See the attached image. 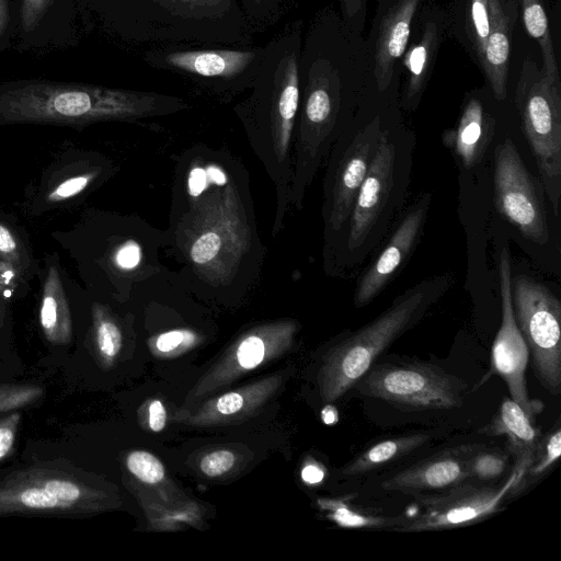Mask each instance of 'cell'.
<instances>
[{"mask_svg":"<svg viewBox=\"0 0 561 561\" xmlns=\"http://www.w3.org/2000/svg\"><path fill=\"white\" fill-rule=\"evenodd\" d=\"M296 146L308 154L325 151L344 123H362L391 99L376 87L366 41L340 13L318 10L302 38L299 64Z\"/></svg>","mask_w":561,"mask_h":561,"instance_id":"6da1fadb","label":"cell"},{"mask_svg":"<svg viewBox=\"0 0 561 561\" xmlns=\"http://www.w3.org/2000/svg\"><path fill=\"white\" fill-rule=\"evenodd\" d=\"M187 106L173 95L96 84L41 78L0 83V125L83 127L96 122L168 115Z\"/></svg>","mask_w":561,"mask_h":561,"instance_id":"7a4b0ae2","label":"cell"},{"mask_svg":"<svg viewBox=\"0 0 561 561\" xmlns=\"http://www.w3.org/2000/svg\"><path fill=\"white\" fill-rule=\"evenodd\" d=\"M119 33L157 45L245 46L252 27L239 0H115Z\"/></svg>","mask_w":561,"mask_h":561,"instance_id":"3957f363","label":"cell"},{"mask_svg":"<svg viewBox=\"0 0 561 561\" xmlns=\"http://www.w3.org/2000/svg\"><path fill=\"white\" fill-rule=\"evenodd\" d=\"M453 283L451 274L419 283L397 297L371 322L331 347L323 356L318 373L322 401L333 403L354 388L378 356L417 323Z\"/></svg>","mask_w":561,"mask_h":561,"instance_id":"277c9868","label":"cell"},{"mask_svg":"<svg viewBox=\"0 0 561 561\" xmlns=\"http://www.w3.org/2000/svg\"><path fill=\"white\" fill-rule=\"evenodd\" d=\"M304 22L296 20L265 45L251 94L234 110L259 139L270 140L276 161L288 156L299 107L298 64Z\"/></svg>","mask_w":561,"mask_h":561,"instance_id":"5b68a950","label":"cell"},{"mask_svg":"<svg viewBox=\"0 0 561 561\" xmlns=\"http://www.w3.org/2000/svg\"><path fill=\"white\" fill-rule=\"evenodd\" d=\"M115 499L88 482L69 465H31L0 479V516H89L112 507Z\"/></svg>","mask_w":561,"mask_h":561,"instance_id":"8992f818","label":"cell"},{"mask_svg":"<svg viewBox=\"0 0 561 561\" xmlns=\"http://www.w3.org/2000/svg\"><path fill=\"white\" fill-rule=\"evenodd\" d=\"M515 104L536 159L543 190L559 215L561 195V82L530 57L522 64Z\"/></svg>","mask_w":561,"mask_h":561,"instance_id":"52a82bcc","label":"cell"},{"mask_svg":"<svg viewBox=\"0 0 561 561\" xmlns=\"http://www.w3.org/2000/svg\"><path fill=\"white\" fill-rule=\"evenodd\" d=\"M265 54L264 46L157 45L144 54L151 68L181 76L203 91L230 99L250 89Z\"/></svg>","mask_w":561,"mask_h":561,"instance_id":"ba28073f","label":"cell"},{"mask_svg":"<svg viewBox=\"0 0 561 561\" xmlns=\"http://www.w3.org/2000/svg\"><path fill=\"white\" fill-rule=\"evenodd\" d=\"M354 388L407 411L450 410L463 403L468 385L425 362L374 363Z\"/></svg>","mask_w":561,"mask_h":561,"instance_id":"9c48e42d","label":"cell"},{"mask_svg":"<svg viewBox=\"0 0 561 561\" xmlns=\"http://www.w3.org/2000/svg\"><path fill=\"white\" fill-rule=\"evenodd\" d=\"M515 320L531 355L540 385L561 393V304L541 283L524 275L511 278Z\"/></svg>","mask_w":561,"mask_h":561,"instance_id":"30bf717a","label":"cell"},{"mask_svg":"<svg viewBox=\"0 0 561 561\" xmlns=\"http://www.w3.org/2000/svg\"><path fill=\"white\" fill-rule=\"evenodd\" d=\"M297 323L283 320L257 325L240 335L188 391L184 412L237 381L248 373L280 357L293 345Z\"/></svg>","mask_w":561,"mask_h":561,"instance_id":"8fae6325","label":"cell"},{"mask_svg":"<svg viewBox=\"0 0 561 561\" xmlns=\"http://www.w3.org/2000/svg\"><path fill=\"white\" fill-rule=\"evenodd\" d=\"M398 105L393 104L389 111L377 150L348 219L347 249L355 253L369 251V244L378 240L381 225L393 210L398 152L392 135L394 125L389 126V122Z\"/></svg>","mask_w":561,"mask_h":561,"instance_id":"7c38bea8","label":"cell"},{"mask_svg":"<svg viewBox=\"0 0 561 561\" xmlns=\"http://www.w3.org/2000/svg\"><path fill=\"white\" fill-rule=\"evenodd\" d=\"M515 471L499 486L462 482L440 494L419 499V512L403 518L397 531L419 533L470 526L500 512L504 500L512 495Z\"/></svg>","mask_w":561,"mask_h":561,"instance_id":"4fadbf2b","label":"cell"},{"mask_svg":"<svg viewBox=\"0 0 561 561\" xmlns=\"http://www.w3.org/2000/svg\"><path fill=\"white\" fill-rule=\"evenodd\" d=\"M494 193L497 210L528 240L542 244L549 230L542 192L525 167L511 138L494 154Z\"/></svg>","mask_w":561,"mask_h":561,"instance_id":"5bb4252c","label":"cell"},{"mask_svg":"<svg viewBox=\"0 0 561 561\" xmlns=\"http://www.w3.org/2000/svg\"><path fill=\"white\" fill-rule=\"evenodd\" d=\"M424 1L378 0L365 41L377 90L385 99L398 98L402 57Z\"/></svg>","mask_w":561,"mask_h":561,"instance_id":"9a60e30c","label":"cell"},{"mask_svg":"<svg viewBox=\"0 0 561 561\" xmlns=\"http://www.w3.org/2000/svg\"><path fill=\"white\" fill-rule=\"evenodd\" d=\"M511 278L510 253L504 249L500 261L502 321L492 344L490 373L497 374L505 381L510 398L535 422L545 405L528 394L526 369L529 352L515 320Z\"/></svg>","mask_w":561,"mask_h":561,"instance_id":"2e32d148","label":"cell"},{"mask_svg":"<svg viewBox=\"0 0 561 561\" xmlns=\"http://www.w3.org/2000/svg\"><path fill=\"white\" fill-rule=\"evenodd\" d=\"M396 103H399V100L388 102L359 125L335 168L325 205V221L333 232H339L350 219L359 188L377 150L389 111Z\"/></svg>","mask_w":561,"mask_h":561,"instance_id":"e0dca14e","label":"cell"},{"mask_svg":"<svg viewBox=\"0 0 561 561\" xmlns=\"http://www.w3.org/2000/svg\"><path fill=\"white\" fill-rule=\"evenodd\" d=\"M446 37L445 8L435 0H425L415 16L402 57L399 105L404 111L414 112L420 105Z\"/></svg>","mask_w":561,"mask_h":561,"instance_id":"ac0fdd59","label":"cell"},{"mask_svg":"<svg viewBox=\"0 0 561 561\" xmlns=\"http://www.w3.org/2000/svg\"><path fill=\"white\" fill-rule=\"evenodd\" d=\"M430 202L431 196L426 194L409 208L383 250L362 275L354 295L356 307L360 308L369 304L392 279L411 254L422 233Z\"/></svg>","mask_w":561,"mask_h":561,"instance_id":"d6986e66","label":"cell"},{"mask_svg":"<svg viewBox=\"0 0 561 561\" xmlns=\"http://www.w3.org/2000/svg\"><path fill=\"white\" fill-rule=\"evenodd\" d=\"M283 375H270L218 396H210L192 409L178 412L175 421L193 427L236 424L255 414L278 391Z\"/></svg>","mask_w":561,"mask_h":561,"instance_id":"ffe728a7","label":"cell"},{"mask_svg":"<svg viewBox=\"0 0 561 561\" xmlns=\"http://www.w3.org/2000/svg\"><path fill=\"white\" fill-rule=\"evenodd\" d=\"M444 8L447 37L453 38L478 66L492 30L519 5L518 0H449Z\"/></svg>","mask_w":561,"mask_h":561,"instance_id":"44dd1931","label":"cell"},{"mask_svg":"<svg viewBox=\"0 0 561 561\" xmlns=\"http://www.w3.org/2000/svg\"><path fill=\"white\" fill-rule=\"evenodd\" d=\"M477 445L445 449L381 482L386 491H444L469 480L468 460Z\"/></svg>","mask_w":561,"mask_h":561,"instance_id":"7402d4cb","label":"cell"},{"mask_svg":"<svg viewBox=\"0 0 561 561\" xmlns=\"http://www.w3.org/2000/svg\"><path fill=\"white\" fill-rule=\"evenodd\" d=\"M479 433L507 437L508 451L514 459L512 470L516 473L512 495L517 494L524 489L526 473L540 447L542 440L540 431L515 401L505 397L492 421Z\"/></svg>","mask_w":561,"mask_h":561,"instance_id":"603a6c76","label":"cell"},{"mask_svg":"<svg viewBox=\"0 0 561 561\" xmlns=\"http://www.w3.org/2000/svg\"><path fill=\"white\" fill-rule=\"evenodd\" d=\"M491 90L484 88L471 90L463 100L460 117L455 130L444 136L447 145H453L457 157L466 168L472 167L480 158L484 140L493 128L494 117L488 102Z\"/></svg>","mask_w":561,"mask_h":561,"instance_id":"cb8c5ba5","label":"cell"},{"mask_svg":"<svg viewBox=\"0 0 561 561\" xmlns=\"http://www.w3.org/2000/svg\"><path fill=\"white\" fill-rule=\"evenodd\" d=\"M519 19V9L507 14L490 33L479 65L486 87L497 101L507 98L513 32Z\"/></svg>","mask_w":561,"mask_h":561,"instance_id":"d4e9b609","label":"cell"},{"mask_svg":"<svg viewBox=\"0 0 561 561\" xmlns=\"http://www.w3.org/2000/svg\"><path fill=\"white\" fill-rule=\"evenodd\" d=\"M39 325L45 339L54 345H66L72 340L70 309L58 270L50 266L43 286Z\"/></svg>","mask_w":561,"mask_h":561,"instance_id":"484cf974","label":"cell"},{"mask_svg":"<svg viewBox=\"0 0 561 561\" xmlns=\"http://www.w3.org/2000/svg\"><path fill=\"white\" fill-rule=\"evenodd\" d=\"M430 439L427 434H409L381 440L350 461L342 470L345 476L373 471L421 447Z\"/></svg>","mask_w":561,"mask_h":561,"instance_id":"4316f807","label":"cell"},{"mask_svg":"<svg viewBox=\"0 0 561 561\" xmlns=\"http://www.w3.org/2000/svg\"><path fill=\"white\" fill-rule=\"evenodd\" d=\"M519 18L528 35L540 48L542 69L556 82H561L554 44L543 0H518Z\"/></svg>","mask_w":561,"mask_h":561,"instance_id":"83f0119b","label":"cell"},{"mask_svg":"<svg viewBox=\"0 0 561 561\" xmlns=\"http://www.w3.org/2000/svg\"><path fill=\"white\" fill-rule=\"evenodd\" d=\"M92 345L95 358L103 369L115 365L123 347V334L118 323L100 305H94L92 309Z\"/></svg>","mask_w":561,"mask_h":561,"instance_id":"f1b7e54d","label":"cell"},{"mask_svg":"<svg viewBox=\"0 0 561 561\" xmlns=\"http://www.w3.org/2000/svg\"><path fill=\"white\" fill-rule=\"evenodd\" d=\"M318 503L327 512V517L343 528H396L403 520L402 516L388 517L367 512L344 499H321Z\"/></svg>","mask_w":561,"mask_h":561,"instance_id":"f546056e","label":"cell"},{"mask_svg":"<svg viewBox=\"0 0 561 561\" xmlns=\"http://www.w3.org/2000/svg\"><path fill=\"white\" fill-rule=\"evenodd\" d=\"M508 468V456L501 450L477 445L468 460L469 479L493 482L501 479Z\"/></svg>","mask_w":561,"mask_h":561,"instance_id":"4dcf8cb0","label":"cell"},{"mask_svg":"<svg viewBox=\"0 0 561 561\" xmlns=\"http://www.w3.org/2000/svg\"><path fill=\"white\" fill-rule=\"evenodd\" d=\"M125 466L137 480L149 485L161 483L165 477L163 463L146 450L129 451L125 457Z\"/></svg>","mask_w":561,"mask_h":561,"instance_id":"1f68e13d","label":"cell"},{"mask_svg":"<svg viewBox=\"0 0 561 561\" xmlns=\"http://www.w3.org/2000/svg\"><path fill=\"white\" fill-rule=\"evenodd\" d=\"M198 343L195 332L176 329L163 332L150 342V350L156 357L172 358L191 350Z\"/></svg>","mask_w":561,"mask_h":561,"instance_id":"d6a6232c","label":"cell"},{"mask_svg":"<svg viewBox=\"0 0 561 561\" xmlns=\"http://www.w3.org/2000/svg\"><path fill=\"white\" fill-rule=\"evenodd\" d=\"M560 455L561 430L557 426L554 431L550 432L546 437H542L538 453L526 473L524 489L528 483L542 477L557 462Z\"/></svg>","mask_w":561,"mask_h":561,"instance_id":"836d02e7","label":"cell"},{"mask_svg":"<svg viewBox=\"0 0 561 561\" xmlns=\"http://www.w3.org/2000/svg\"><path fill=\"white\" fill-rule=\"evenodd\" d=\"M44 388L33 383H0V414L35 404Z\"/></svg>","mask_w":561,"mask_h":561,"instance_id":"e575fe53","label":"cell"},{"mask_svg":"<svg viewBox=\"0 0 561 561\" xmlns=\"http://www.w3.org/2000/svg\"><path fill=\"white\" fill-rule=\"evenodd\" d=\"M252 28H264L279 19L286 0H239Z\"/></svg>","mask_w":561,"mask_h":561,"instance_id":"d590c367","label":"cell"},{"mask_svg":"<svg viewBox=\"0 0 561 561\" xmlns=\"http://www.w3.org/2000/svg\"><path fill=\"white\" fill-rule=\"evenodd\" d=\"M240 457L236 450L217 448L204 454L198 467L202 473L208 478H221L230 473L239 463Z\"/></svg>","mask_w":561,"mask_h":561,"instance_id":"8d00e7d4","label":"cell"},{"mask_svg":"<svg viewBox=\"0 0 561 561\" xmlns=\"http://www.w3.org/2000/svg\"><path fill=\"white\" fill-rule=\"evenodd\" d=\"M221 245L222 238L218 232L215 230L205 231L193 242L190 256L195 264H207L218 255Z\"/></svg>","mask_w":561,"mask_h":561,"instance_id":"74e56055","label":"cell"},{"mask_svg":"<svg viewBox=\"0 0 561 561\" xmlns=\"http://www.w3.org/2000/svg\"><path fill=\"white\" fill-rule=\"evenodd\" d=\"M54 0H20L19 25L30 33L42 22Z\"/></svg>","mask_w":561,"mask_h":561,"instance_id":"f35d334b","label":"cell"},{"mask_svg":"<svg viewBox=\"0 0 561 561\" xmlns=\"http://www.w3.org/2000/svg\"><path fill=\"white\" fill-rule=\"evenodd\" d=\"M368 0H339L340 15L356 35H363L367 18Z\"/></svg>","mask_w":561,"mask_h":561,"instance_id":"ab89813d","label":"cell"},{"mask_svg":"<svg viewBox=\"0 0 561 561\" xmlns=\"http://www.w3.org/2000/svg\"><path fill=\"white\" fill-rule=\"evenodd\" d=\"M21 420L22 414L19 410L0 417V462L9 458L14 450Z\"/></svg>","mask_w":561,"mask_h":561,"instance_id":"60d3db41","label":"cell"},{"mask_svg":"<svg viewBox=\"0 0 561 561\" xmlns=\"http://www.w3.org/2000/svg\"><path fill=\"white\" fill-rule=\"evenodd\" d=\"M0 259L10 262L21 273L24 270L23 253L11 229L0 221Z\"/></svg>","mask_w":561,"mask_h":561,"instance_id":"b9f144b4","label":"cell"},{"mask_svg":"<svg viewBox=\"0 0 561 561\" xmlns=\"http://www.w3.org/2000/svg\"><path fill=\"white\" fill-rule=\"evenodd\" d=\"M94 174L85 173L66 179L59 183L48 195L47 201L60 202L81 193L93 180Z\"/></svg>","mask_w":561,"mask_h":561,"instance_id":"7bdbcfd3","label":"cell"},{"mask_svg":"<svg viewBox=\"0 0 561 561\" xmlns=\"http://www.w3.org/2000/svg\"><path fill=\"white\" fill-rule=\"evenodd\" d=\"M209 182L222 185L226 183L225 173L217 168H195L191 171L188 178V192L192 196H198Z\"/></svg>","mask_w":561,"mask_h":561,"instance_id":"ee69618b","label":"cell"},{"mask_svg":"<svg viewBox=\"0 0 561 561\" xmlns=\"http://www.w3.org/2000/svg\"><path fill=\"white\" fill-rule=\"evenodd\" d=\"M147 426L151 432L158 433L164 430L167 424V410L163 402L152 399L146 404Z\"/></svg>","mask_w":561,"mask_h":561,"instance_id":"f6af8a7d","label":"cell"},{"mask_svg":"<svg viewBox=\"0 0 561 561\" xmlns=\"http://www.w3.org/2000/svg\"><path fill=\"white\" fill-rule=\"evenodd\" d=\"M13 31L12 0H0V50L9 43Z\"/></svg>","mask_w":561,"mask_h":561,"instance_id":"bcb514c9","label":"cell"},{"mask_svg":"<svg viewBox=\"0 0 561 561\" xmlns=\"http://www.w3.org/2000/svg\"><path fill=\"white\" fill-rule=\"evenodd\" d=\"M114 259L121 268H134L140 261V249L134 242H126L116 251Z\"/></svg>","mask_w":561,"mask_h":561,"instance_id":"7dc6e473","label":"cell"},{"mask_svg":"<svg viewBox=\"0 0 561 561\" xmlns=\"http://www.w3.org/2000/svg\"><path fill=\"white\" fill-rule=\"evenodd\" d=\"M21 272L10 262L0 259V289L3 297L8 298L16 287Z\"/></svg>","mask_w":561,"mask_h":561,"instance_id":"c3c4849f","label":"cell"},{"mask_svg":"<svg viewBox=\"0 0 561 561\" xmlns=\"http://www.w3.org/2000/svg\"><path fill=\"white\" fill-rule=\"evenodd\" d=\"M324 478V470L318 463H307L301 470V479L307 484H318Z\"/></svg>","mask_w":561,"mask_h":561,"instance_id":"681fc988","label":"cell"},{"mask_svg":"<svg viewBox=\"0 0 561 561\" xmlns=\"http://www.w3.org/2000/svg\"><path fill=\"white\" fill-rule=\"evenodd\" d=\"M321 420L327 425H333L339 421V413L335 407L327 403L321 410Z\"/></svg>","mask_w":561,"mask_h":561,"instance_id":"f907efd6","label":"cell"},{"mask_svg":"<svg viewBox=\"0 0 561 561\" xmlns=\"http://www.w3.org/2000/svg\"><path fill=\"white\" fill-rule=\"evenodd\" d=\"M3 295L1 293V289H0V329L3 327L4 324V319H5V304H4V300H3Z\"/></svg>","mask_w":561,"mask_h":561,"instance_id":"816d5d0a","label":"cell"}]
</instances>
